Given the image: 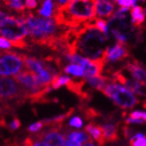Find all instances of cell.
Returning <instances> with one entry per match:
<instances>
[{"label": "cell", "instance_id": "obj_1", "mask_svg": "<svg viewBox=\"0 0 146 146\" xmlns=\"http://www.w3.org/2000/svg\"><path fill=\"white\" fill-rule=\"evenodd\" d=\"M53 17L58 25L78 28L95 18L94 0H69L66 5L56 9Z\"/></svg>", "mask_w": 146, "mask_h": 146}, {"label": "cell", "instance_id": "obj_2", "mask_svg": "<svg viewBox=\"0 0 146 146\" xmlns=\"http://www.w3.org/2000/svg\"><path fill=\"white\" fill-rule=\"evenodd\" d=\"M25 26L33 42L49 46L55 49L61 35H58V25L52 18H44L34 13L23 14Z\"/></svg>", "mask_w": 146, "mask_h": 146}, {"label": "cell", "instance_id": "obj_3", "mask_svg": "<svg viewBox=\"0 0 146 146\" xmlns=\"http://www.w3.org/2000/svg\"><path fill=\"white\" fill-rule=\"evenodd\" d=\"M0 35L8 40L13 47L26 48L28 45L25 38L28 36V31L25 26L23 15L19 16L8 15L0 25Z\"/></svg>", "mask_w": 146, "mask_h": 146}, {"label": "cell", "instance_id": "obj_4", "mask_svg": "<svg viewBox=\"0 0 146 146\" xmlns=\"http://www.w3.org/2000/svg\"><path fill=\"white\" fill-rule=\"evenodd\" d=\"M26 99L22 87L14 78L8 76L0 77V104H2L0 110L7 112L12 110L11 102L20 105Z\"/></svg>", "mask_w": 146, "mask_h": 146}, {"label": "cell", "instance_id": "obj_5", "mask_svg": "<svg viewBox=\"0 0 146 146\" xmlns=\"http://www.w3.org/2000/svg\"><path fill=\"white\" fill-rule=\"evenodd\" d=\"M101 92L109 97L122 110H131L140 102L135 94L116 82H110L107 84Z\"/></svg>", "mask_w": 146, "mask_h": 146}, {"label": "cell", "instance_id": "obj_6", "mask_svg": "<svg viewBox=\"0 0 146 146\" xmlns=\"http://www.w3.org/2000/svg\"><path fill=\"white\" fill-rule=\"evenodd\" d=\"M23 64L27 70L33 72L43 86H50L52 79L58 74V70L47 60H40L34 56L23 55Z\"/></svg>", "mask_w": 146, "mask_h": 146}, {"label": "cell", "instance_id": "obj_7", "mask_svg": "<svg viewBox=\"0 0 146 146\" xmlns=\"http://www.w3.org/2000/svg\"><path fill=\"white\" fill-rule=\"evenodd\" d=\"M23 54L3 50L0 55V75L15 76L23 70Z\"/></svg>", "mask_w": 146, "mask_h": 146}, {"label": "cell", "instance_id": "obj_8", "mask_svg": "<svg viewBox=\"0 0 146 146\" xmlns=\"http://www.w3.org/2000/svg\"><path fill=\"white\" fill-rule=\"evenodd\" d=\"M62 126L63 125L48 127L47 130L37 133V135L47 146H64L65 135L60 133Z\"/></svg>", "mask_w": 146, "mask_h": 146}, {"label": "cell", "instance_id": "obj_9", "mask_svg": "<svg viewBox=\"0 0 146 146\" xmlns=\"http://www.w3.org/2000/svg\"><path fill=\"white\" fill-rule=\"evenodd\" d=\"M129 56H130V51L128 46L124 45L122 43L117 42L113 46H109L107 48L104 54V59L106 63L117 62L127 58H129Z\"/></svg>", "mask_w": 146, "mask_h": 146}, {"label": "cell", "instance_id": "obj_10", "mask_svg": "<svg viewBox=\"0 0 146 146\" xmlns=\"http://www.w3.org/2000/svg\"><path fill=\"white\" fill-rule=\"evenodd\" d=\"M123 69H125L130 73L133 80L139 82L143 86H145V68L141 62L136 59H133L126 63Z\"/></svg>", "mask_w": 146, "mask_h": 146}, {"label": "cell", "instance_id": "obj_11", "mask_svg": "<svg viewBox=\"0 0 146 146\" xmlns=\"http://www.w3.org/2000/svg\"><path fill=\"white\" fill-rule=\"evenodd\" d=\"M95 18H110L115 12V5L110 0H94Z\"/></svg>", "mask_w": 146, "mask_h": 146}, {"label": "cell", "instance_id": "obj_12", "mask_svg": "<svg viewBox=\"0 0 146 146\" xmlns=\"http://www.w3.org/2000/svg\"><path fill=\"white\" fill-rule=\"evenodd\" d=\"M84 131L88 133L89 135H92V140L94 139L98 143L99 146H105L106 141L103 135L102 127L100 125H95L91 122L84 127Z\"/></svg>", "mask_w": 146, "mask_h": 146}, {"label": "cell", "instance_id": "obj_13", "mask_svg": "<svg viewBox=\"0 0 146 146\" xmlns=\"http://www.w3.org/2000/svg\"><path fill=\"white\" fill-rule=\"evenodd\" d=\"M102 127L103 135L105 138L106 143H114L117 141L118 137V125L117 124H112V123H106L104 125H100Z\"/></svg>", "mask_w": 146, "mask_h": 146}, {"label": "cell", "instance_id": "obj_14", "mask_svg": "<svg viewBox=\"0 0 146 146\" xmlns=\"http://www.w3.org/2000/svg\"><path fill=\"white\" fill-rule=\"evenodd\" d=\"M63 134L66 137L67 140H70L72 142L78 143L81 144L93 141L92 138L86 132H84V131L69 130L68 132H65V133H63Z\"/></svg>", "mask_w": 146, "mask_h": 146}, {"label": "cell", "instance_id": "obj_15", "mask_svg": "<svg viewBox=\"0 0 146 146\" xmlns=\"http://www.w3.org/2000/svg\"><path fill=\"white\" fill-rule=\"evenodd\" d=\"M74 112V109L72 108V109L67 110L66 113L60 114V115L56 116L51 118L43 119V120H41V122L44 126H48V127H52V126H60V125H63V123H64V121L67 117H70L72 116V114Z\"/></svg>", "mask_w": 146, "mask_h": 146}, {"label": "cell", "instance_id": "obj_16", "mask_svg": "<svg viewBox=\"0 0 146 146\" xmlns=\"http://www.w3.org/2000/svg\"><path fill=\"white\" fill-rule=\"evenodd\" d=\"M56 9V5L53 0H41L40 7L38 9V15L44 18H52Z\"/></svg>", "mask_w": 146, "mask_h": 146}, {"label": "cell", "instance_id": "obj_17", "mask_svg": "<svg viewBox=\"0 0 146 146\" xmlns=\"http://www.w3.org/2000/svg\"><path fill=\"white\" fill-rule=\"evenodd\" d=\"M145 9L140 5H136L131 10V23L135 28H139L144 23Z\"/></svg>", "mask_w": 146, "mask_h": 146}, {"label": "cell", "instance_id": "obj_18", "mask_svg": "<svg viewBox=\"0 0 146 146\" xmlns=\"http://www.w3.org/2000/svg\"><path fill=\"white\" fill-rule=\"evenodd\" d=\"M84 80H85V84H88L91 87L95 89V90L101 92L104 89V87L107 85L108 82H109V77L106 75L101 74L99 76H95V77L86 78Z\"/></svg>", "mask_w": 146, "mask_h": 146}, {"label": "cell", "instance_id": "obj_19", "mask_svg": "<svg viewBox=\"0 0 146 146\" xmlns=\"http://www.w3.org/2000/svg\"><path fill=\"white\" fill-rule=\"evenodd\" d=\"M72 81V79L67 75H63L62 74H58L56 76L52 79L51 82H50V87L54 90H56V89L60 88L61 86L64 85H67L69 82Z\"/></svg>", "mask_w": 146, "mask_h": 146}, {"label": "cell", "instance_id": "obj_20", "mask_svg": "<svg viewBox=\"0 0 146 146\" xmlns=\"http://www.w3.org/2000/svg\"><path fill=\"white\" fill-rule=\"evenodd\" d=\"M64 72L67 74L74 75L75 77H82L84 74V69L80 66L75 64H69L64 66Z\"/></svg>", "mask_w": 146, "mask_h": 146}, {"label": "cell", "instance_id": "obj_21", "mask_svg": "<svg viewBox=\"0 0 146 146\" xmlns=\"http://www.w3.org/2000/svg\"><path fill=\"white\" fill-rule=\"evenodd\" d=\"M22 146H47L37 135H30L23 140Z\"/></svg>", "mask_w": 146, "mask_h": 146}, {"label": "cell", "instance_id": "obj_22", "mask_svg": "<svg viewBox=\"0 0 146 146\" xmlns=\"http://www.w3.org/2000/svg\"><path fill=\"white\" fill-rule=\"evenodd\" d=\"M130 146H146L145 135L142 133H137L129 139Z\"/></svg>", "mask_w": 146, "mask_h": 146}, {"label": "cell", "instance_id": "obj_23", "mask_svg": "<svg viewBox=\"0 0 146 146\" xmlns=\"http://www.w3.org/2000/svg\"><path fill=\"white\" fill-rule=\"evenodd\" d=\"M6 5L8 6L9 8L14 9L16 12L19 13H23L25 11V6L24 4L22 1H6L5 2Z\"/></svg>", "mask_w": 146, "mask_h": 146}, {"label": "cell", "instance_id": "obj_24", "mask_svg": "<svg viewBox=\"0 0 146 146\" xmlns=\"http://www.w3.org/2000/svg\"><path fill=\"white\" fill-rule=\"evenodd\" d=\"M21 125H22V124H21L20 119H19L18 117H14L9 124L6 125L5 127L7 128L10 132H14V131L17 130L18 128H20Z\"/></svg>", "mask_w": 146, "mask_h": 146}, {"label": "cell", "instance_id": "obj_25", "mask_svg": "<svg viewBox=\"0 0 146 146\" xmlns=\"http://www.w3.org/2000/svg\"><path fill=\"white\" fill-rule=\"evenodd\" d=\"M117 4L120 5V7H135V6L138 5L136 0H115Z\"/></svg>", "mask_w": 146, "mask_h": 146}, {"label": "cell", "instance_id": "obj_26", "mask_svg": "<svg viewBox=\"0 0 146 146\" xmlns=\"http://www.w3.org/2000/svg\"><path fill=\"white\" fill-rule=\"evenodd\" d=\"M84 114L85 116V119L89 120V119H92V118H95L99 116H100V114L93 109H86L85 110H84Z\"/></svg>", "mask_w": 146, "mask_h": 146}, {"label": "cell", "instance_id": "obj_27", "mask_svg": "<svg viewBox=\"0 0 146 146\" xmlns=\"http://www.w3.org/2000/svg\"><path fill=\"white\" fill-rule=\"evenodd\" d=\"M130 118H134V119H143L146 120V113L144 111H140V110H135L133 111L129 114Z\"/></svg>", "mask_w": 146, "mask_h": 146}, {"label": "cell", "instance_id": "obj_28", "mask_svg": "<svg viewBox=\"0 0 146 146\" xmlns=\"http://www.w3.org/2000/svg\"><path fill=\"white\" fill-rule=\"evenodd\" d=\"M43 124L41 121H39V122H36V123H33V125H31L30 126L27 127V131L30 132V133H38L40 130H41L43 128Z\"/></svg>", "mask_w": 146, "mask_h": 146}, {"label": "cell", "instance_id": "obj_29", "mask_svg": "<svg viewBox=\"0 0 146 146\" xmlns=\"http://www.w3.org/2000/svg\"><path fill=\"white\" fill-rule=\"evenodd\" d=\"M122 131H123V135H124V137L125 139H130L132 136H134L135 134V130L131 128L130 126H128L127 125H125L123 127H122Z\"/></svg>", "mask_w": 146, "mask_h": 146}, {"label": "cell", "instance_id": "obj_30", "mask_svg": "<svg viewBox=\"0 0 146 146\" xmlns=\"http://www.w3.org/2000/svg\"><path fill=\"white\" fill-rule=\"evenodd\" d=\"M69 125L75 128H81L82 126V120L80 117H74L69 121Z\"/></svg>", "mask_w": 146, "mask_h": 146}, {"label": "cell", "instance_id": "obj_31", "mask_svg": "<svg viewBox=\"0 0 146 146\" xmlns=\"http://www.w3.org/2000/svg\"><path fill=\"white\" fill-rule=\"evenodd\" d=\"M12 47H13L12 44L8 40H6L5 38L0 36V49L7 50V49H10Z\"/></svg>", "mask_w": 146, "mask_h": 146}, {"label": "cell", "instance_id": "obj_32", "mask_svg": "<svg viewBox=\"0 0 146 146\" xmlns=\"http://www.w3.org/2000/svg\"><path fill=\"white\" fill-rule=\"evenodd\" d=\"M24 6L25 8H27L29 10L35 9L38 6V1L37 0H25Z\"/></svg>", "mask_w": 146, "mask_h": 146}, {"label": "cell", "instance_id": "obj_33", "mask_svg": "<svg viewBox=\"0 0 146 146\" xmlns=\"http://www.w3.org/2000/svg\"><path fill=\"white\" fill-rule=\"evenodd\" d=\"M124 123H125V125H130V124H145V120H143V119H134V118L127 117V118L125 119Z\"/></svg>", "mask_w": 146, "mask_h": 146}, {"label": "cell", "instance_id": "obj_34", "mask_svg": "<svg viewBox=\"0 0 146 146\" xmlns=\"http://www.w3.org/2000/svg\"><path fill=\"white\" fill-rule=\"evenodd\" d=\"M8 14L6 12H5V11H3L1 8H0V25H1L3 23H4V21L5 20L6 18L8 17Z\"/></svg>", "mask_w": 146, "mask_h": 146}, {"label": "cell", "instance_id": "obj_35", "mask_svg": "<svg viewBox=\"0 0 146 146\" xmlns=\"http://www.w3.org/2000/svg\"><path fill=\"white\" fill-rule=\"evenodd\" d=\"M55 2L56 5V8L61 7V6H64L65 5H66L68 3L69 0H53Z\"/></svg>", "mask_w": 146, "mask_h": 146}, {"label": "cell", "instance_id": "obj_36", "mask_svg": "<svg viewBox=\"0 0 146 146\" xmlns=\"http://www.w3.org/2000/svg\"><path fill=\"white\" fill-rule=\"evenodd\" d=\"M64 146H82L81 143H74V142H72L70 140H66L65 141V143H64Z\"/></svg>", "mask_w": 146, "mask_h": 146}, {"label": "cell", "instance_id": "obj_37", "mask_svg": "<svg viewBox=\"0 0 146 146\" xmlns=\"http://www.w3.org/2000/svg\"><path fill=\"white\" fill-rule=\"evenodd\" d=\"M84 146H97V145H95L94 143H93V141H92V142H88V143H84Z\"/></svg>", "mask_w": 146, "mask_h": 146}, {"label": "cell", "instance_id": "obj_38", "mask_svg": "<svg viewBox=\"0 0 146 146\" xmlns=\"http://www.w3.org/2000/svg\"><path fill=\"white\" fill-rule=\"evenodd\" d=\"M9 1H22V0H9Z\"/></svg>", "mask_w": 146, "mask_h": 146}, {"label": "cell", "instance_id": "obj_39", "mask_svg": "<svg viewBox=\"0 0 146 146\" xmlns=\"http://www.w3.org/2000/svg\"><path fill=\"white\" fill-rule=\"evenodd\" d=\"M113 1H115V0H113Z\"/></svg>", "mask_w": 146, "mask_h": 146}, {"label": "cell", "instance_id": "obj_40", "mask_svg": "<svg viewBox=\"0 0 146 146\" xmlns=\"http://www.w3.org/2000/svg\"></svg>", "mask_w": 146, "mask_h": 146}]
</instances>
